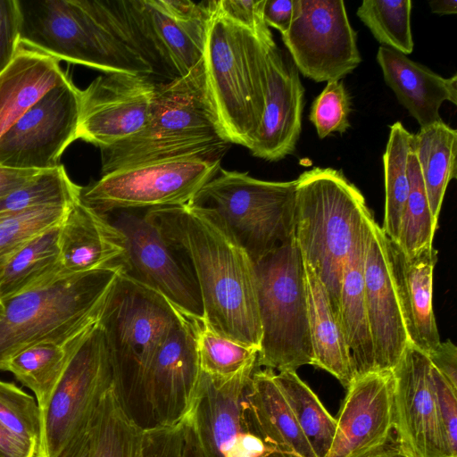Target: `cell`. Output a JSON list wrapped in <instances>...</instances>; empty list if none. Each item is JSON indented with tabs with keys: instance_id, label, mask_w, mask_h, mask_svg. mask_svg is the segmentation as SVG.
Returning <instances> with one entry per match:
<instances>
[{
	"instance_id": "obj_1",
	"label": "cell",
	"mask_w": 457,
	"mask_h": 457,
	"mask_svg": "<svg viewBox=\"0 0 457 457\" xmlns=\"http://www.w3.org/2000/svg\"><path fill=\"white\" fill-rule=\"evenodd\" d=\"M145 213L194 278L204 321L220 336L259 351L255 264L224 221L194 203Z\"/></svg>"
},
{
	"instance_id": "obj_2",
	"label": "cell",
	"mask_w": 457,
	"mask_h": 457,
	"mask_svg": "<svg viewBox=\"0 0 457 457\" xmlns=\"http://www.w3.org/2000/svg\"><path fill=\"white\" fill-rule=\"evenodd\" d=\"M20 44L58 61L154 77L112 1L16 0Z\"/></svg>"
},
{
	"instance_id": "obj_3",
	"label": "cell",
	"mask_w": 457,
	"mask_h": 457,
	"mask_svg": "<svg viewBox=\"0 0 457 457\" xmlns=\"http://www.w3.org/2000/svg\"><path fill=\"white\" fill-rule=\"evenodd\" d=\"M230 145L210 102L202 61L186 76L158 82L148 122L135 135L100 149L101 172L175 159L221 160Z\"/></svg>"
},
{
	"instance_id": "obj_4",
	"label": "cell",
	"mask_w": 457,
	"mask_h": 457,
	"mask_svg": "<svg viewBox=\"0 0 457 457\" xmlns=\"http://www.w3.org/2000/svg\"><path fill=\"white\" fill-rule=\"evenodd\" d=\"M370 212L361 192L341 170L314 167L296 179L295 241L338 320L344 270Z\"/></svg>"
},
{
	"instance_id": "obj_5",
	"label": "cell",
	"mask_w": 457,
	"mask_h": 457,
	"mask_svg": "<svg viewBox=\"0 0 457 457\" xmlns=\"http://www.w3.org/2000/svg\"><path fill=\"white\" fill-rule=\"evenodd\" d=\"M122 267L62 276L0 301V370L41 343L65 344L97 322Z\"/></svg>"
},
{
	"instance_id": "obj_6",
	"label": "cell",
	"mask_w": 457,
	"mask_h": 457,
	"mask_svg": "<svg viewBox=\"0 0 457 457\" xmlns=\"http://www.w3.org/2000/svg\"><path fill=\"white\" fill-rule=\"evenodd\" d=\"M182 316L183 312L162 295L121 272L98 319L115 389L126 411L142 429L145 427L147 371L157 350Z\"/></svg>"
},
{
	"instance_id": "obj_7",
	"label": "cell",
	"mask_w": 457,
	"mask_h": 457,
	"mask_svg": "<svg viewBox=\"0 0 457 457\" xmlns=\"http://www.w3.org/2000/svg\"><path fill=\"white\" fill-rule=\"evenodd\" d=\"M267 46L217 13L210 1L203 54L207 94L225 137L248 149L263 113Z\"/></svg>"
},
{
	"instance_id": "obj_8",
	"label": "cell",
	"mask_w": 457,
	"mask_h": 457,
	"mask_svg": "<svg viewBox=\"0 0 457 457\" xmlns=\"http://www.w3.org/2000/svg\"><path fill=\"white\" fill-rule=\"evenodd\" d=\"M262 340L257 365L296 371L312 364L304 262L295 237L255 264Z\"/></svg>"
},
{
	"instance_id": "obj_9",
	"label": "cell",
	"mask_w": 457,
	"mask_h": 457,
	"mask_svg": "<svg viewBox=\"0 0 457 457\" xmlns=\"http://www.w3.org/2000/svg\"><path fill=\"white\" fill-rule=\"evenodd\" d=\"M296 179L267 181L221 167L189 203L212 209L254 264L294 238Z\"/></svg>"
},
{
	"instance_id": "obj_10",
	"label": "cell",
	"mask_w": 457,
	"mask_h": 457,
	"mask_svg": "<svg viewBox=\"0 0 457 457\" xmlns=\"http://www.w3.org/2000/svg\"><path fill=\"white\" fill-rule=\"evenodd\" d=\"M254 370L226 380L201 371L181 422L193 457H299L269 438L254 418L246 399Z\"/></svg>"
},
{
	"instance_id": "obj_11",
	"label": "cell",
	"mask_w": 457,
	"mask_h": 457,
	"mask_svg": "<svg viewBox=\"0 0 457 457\" xmlns=\"http://www.w3.org/2000/svg\"><path fill=\"white\" fill-rule=\"evenodd\" d=\"M123 27L154 75L183 77L203 61L210 1H112Z\"/></svg>"
},
{
	"instance_id": "obj_12",
	"label": "cell",
	"mask_w": 457,
	"mask_h": 457,
	"mask_svg": "<svg viewBox=\"0 0 457 457\" xmlns=\"http://www.w3.org/2000/svg\"><path fill=\"white\" fill-rule=\"evenodd\" d=\"M113 385L104 335L96 322L77 345L47 405L41 410V436L35 457H57L88 426Z\"/></svg>"
},
{
	"instance_id": "obj_13",
	"label": "cell",
	"mask_w": 457,
	"mask_h": 457,
	"mask_svg": "<svg viewBox=\"0 0 457 457\" xmlns=\"http://www.w3.org/2000/svg\"><path fill=\"white\" fill-rule=\"evenodd\" d=\"M220 161L175 159L118 170L82 187L79 199L101 214L184 205L217 174Z\"/></svg>"
},
{
	"instance_id": "obj_14",
	"label": "cell",
	"mask_w": 457,
	"mask_h": 457,
	"mask_svg": "<svg viewBox=\"0 0 457 457\" xmlns=\"http://www.w3.org/2000/svg\"><path fill=\"white\" fill-rule=\"evenodd\" d=\"M281 37L298 71L316 82L338 81L361 62L342 0H295L291 26Z\"/></svg>"
},
{
	"instance_id": "obj_15",
	"label": "cell",
	"mask_w": 457,
	"mask_h": 457,
	"mask_svg": "<svg viewBox=\"0 0 457 457\" xmlns=\"http://www.w3.org/2000/svg\"><path fill=\"white\" fill-rule=\"evenodd\" d=\"M80 89L69 79L53 87L0 137V165L47 170L77 139Z\"/></svg>"
},
{
	"instance_id": "obj_16",
	"label": "cell",
	"mask_w": 457,
	"mask_h": 457,
	"mask_svg": "<svg viewBox=\"0 0 457 457\" xmlns=\"http://www.w3.org/2000/svg\"><path fill=\"white\" fill-rule=\"evenodd\" d=\"M140 210H115L105 215L123 234L124 272L156 291L184 313L203 318L197 285L157 226Z\"/></svg>"
},
{
	"instance_id": "obj_17",
	"label": "cell",
	"mask_w": 457,
	"mask_h": 457,
	"mask_svg": "<svg viewBox=\"0 0 457 457\" xmlns=\"http://www.w3.org/2000/svg\"><path fill=\"white\" fill-rule=\"evenodd\" d=\"M158 82L154 77L104 73L80 90L77 139L100 149L139 132L148 122Z\"/></svg>"
},
{
	"instance_id": "obj_18",
	"label": "cell",
	"mask_w": 457,
	"mask_h": 457,
	"mask_svg": "<svg viewBox=\"0 0 457 457\" xmlns=\"http://www.w3.org/2000/svg\"><path fill=\"white\" fill-rule=\"evenodd\" d=\"M394 376V429L411 457H453L437 408L428 357L409 344Z\"/></svg>"
},
{
	"instance_id": "obj_19",
	"label": "cell",
	"mask_w": 457,
	"mask_h": 457,
	"mask_svg": "<svg viewBox=\"0 0 457 457\" xmlns=\"http://www.w3.org/2000/svg\"><path fill=\"white\" fill-rule=\"evenodd\" d=\"M194 317L183 312L157 350L145 382V428L180 424L201 375Z\"/></svg>"
},
{
	"instance_id": "obj_20",
	"label": "cell",
	"mask_w": 457,
	"mask_h": 457,
	"mask_svg": "<svg viewBox=\"0 0 457 457\" xmlns=\"http://www.w3.org/2000/svg\"><path fill=\"white\" fill-rule=\"evenodd\" d=\"M363 278L376 372L393 371L410 343L389 270L386 236L372 212L365 220Z\"/></svg>"
},
{
	"instance_id": "obj_21",
	"label": "cell",
	"mask_w": 457,
	"mask_h": 457,
	"mask_svg": "<svg viewBox=\"0 0 457 457\" xmlns=\"http://www.w3.org/2000/svg\"><path fill=\"white\" fill-rule=\"evenodd\" d=\"M346 389L327 457H363L386 444L394 429L393 371L353 378Z\"/></svg>"
},
{
	"instance_id": "obj_22",
	"label": "cell",
	"mask_w": 457,
	"mask_h": 457,
	"mask_svg": "<svg viewBox=\"0 0 457 457\" xmlns=\"http://www.w3.org/2000/svg\"><path fill=\"white\" fill-rule=\"evenodd\" d=\"M265 62L263 113L249 150L255 157L277 162L295 150L302 130L304 88L291 57L276 43L266 46Z\"/></svg>"
},
{
	"instance_id": "obj_23",
	"label": "cell",
	"mask_w": 457,
	"mask_h": 457,
	"mask_svg": "<svg viewBox=\"0 0 457 457\" xmlns=\"http://www.w3.org/2000/svg\"><path fill=\"white\" fill-rule=\"evenodd\" d=\"M386 249L409 343L428 357L441 343L432 305L437 251L432 246L409 256L386 237Z\"/></svg>"
},
{
	"instance_id": "obj_24",
	"label": "cell",
	"mask_w": 457,
	"mask_h": 457,
	"mask_svg": "<svg viewBox=\"0 0 457 457\" xmlns=\"http://www.w3.org/2000/svg\"><path fill=\"white\" fill-rule=\"evenodd\" d=\"M59 246L64 276L125 268L123 234L105 215L80 199L68 207L60 223Z\"/></svg>"
},
{
	"instance_id": "obj_25",
	"label": "cell",
	"mask_w": 457,
	"mask_h": 457,
	"mask_svg": "<svg viewBox=\"0 0 457 457\" xmlns=\"http://www.w3.org/2000/svg\"><path fill=\"white\" fill-rule=\"evenodd\" d=\"M377 61L384 79L420 128L443 120L445 101L457 104V75L444 78L407 55L379 46Z\"/></svg>"
},
{
	"instance_id": "obj_26",
	"label": "cell",
	"mask_w": 457,
	"mask_h": 457,
	"mask_svg": "<svg viewBox=\"0 0 457 457\" xmlns=\"http://www.w3.org/2000/svg\"><path fill=\"white\" fill-rule=\"evenodd\" d=\"M68 79L58 60L20 45L0 73V137L49 90Z\"/></svg>"
},
{
	"instance_id": "obj_27",
	"label": "cell",
	"mask_w": 457,
	"mask_h": 457,
	"mask_svg": "<svg viewBox=\"0 0 457 457\" xmlns=\"http://www.w3.org/2000/svg\"><path fill=\"white\" fill-rule=\"evenodd\" d=\"M365 220L344 270L339 303V322L351 354L353 378L376 372L364 295Z\"/></svg>"
},
{
	"instance_id": "obj_28",
	"label": "cell",
	"mask_w": 457,
	"mask_h": 457,
	"mask_svg": "<svg viewBox=\"0 0 457 457\" xmlns=\"http://www.w3.org/2000/svg\"><path fill=\"white\" fill-rule=\"evenodd\" d=\"M304 270L312 365L328 371L347 388L353 379V370L340 322L324 286L305 262Z\"/></svg>"
},
{
	"instance_id": "obj_29",
	"label": "cell",
	"mask_w": 457,
	"mask_h": 457,
	"mask_svg": "<svg viewBox=\"0 0 457 457\" xmlns=\"http://www.w3.org/2000/svg\"><path fill=\"white\" fill-rule=\"evenodd\" d=\"M275 371L253 370L246 391L249 407L262 430L283 448L299 457H317L274 379Z\"/></svg>"
},
{
	"instance_id": "obj_30",
	"label": "cell",
	"mask_w": 457,
	"mask_h": 457,
	"mask_svg": "<svg viewBox=\"0 0 457 457\" xmlns=\"http://www.w3.org/2000/svg\"><path fill=\"white\" fill-rule=\"evenodd\" d=\"M60 223L34 237L0 272V301L56 279L62 274Z\"/></svg>"
},
{
	"instance_id": "obj_31",
	"label": "cell",
	"mask_w": 457,
	"mask_h": 457,
	"mask_svg": "<svg viewBox=\"0 0 457 457\" xmlns=\"http://www.w3.org/2000/svg\"><path fill=\"white\" fill-rule=\"evenodd\" d=\"M415 152L434 221L437 224L449 182L457 176V130L443 120L413 135Z\"/></svg>"
},
{
	"instance_id": "obj_32",
	"label": "cell",
	"mask_w": 457,
	"mask_h": 457,
	"mask_svg": "<svg viewBox=\"0 0 457 457\" xmlns=\"http://www.w3.org/2000/svg\"><path fill=\"white\" fill-rule=\"evenodd\" d=\"M87 329L65 344L32 345L5 364L4 370L11 372L34 393L40 411L47 405L71 355Z\"/></svg>"
},
{
	"instance_id": "obj_33",
	"label": "cell",
	"mask_w": 457,
	"mask_h": 457,
	"mask_svg": "<svg viewBox=\"0 0 457 457\" xmlns=\"http://www.w3.org/2000/svg\"><path fill=\"white\" fill-rule=\"evenodd\" d=\"M274 379L317 457H327L334 439L337 419L295 371H279Z\"/></svg>"
},
{
	"instance_id": "obj_34",
	"label": "cell",
	"mask_w": 457,
	"mask_h": 457,
	"mask_svg": "<svg viewBox=\"0 0 457 457\" xmlns=\"http://www.w3.org/2000/svg\"><path fill=\"white\" fill-rule=\"evenodd\" d=\"M413 134L396 121L390 126L388 141L383 155L385 180V213L380 227L387 238L397 243L410 181L408 157Z\"/></svg>"
},
{
	"instance_id": "obj_35",
	"label": "cell",
	"mask_w": 457,
	"mask_h": 457,
	"mask_svg": "<svg viewBox=\"0 0 457 457\" xmlns=\"http://www.w3.org/2000/svg\"><path fill=\"white\" fill-rule=\"evenodd\" d=\"M200 368L218 379H231L257 366L258 349L246 346L213 331L203 320L194 317Z\"/></svg>"
},
{
	"instance_id": "obj_36",
	"label": "cell",
	"mask_w": 457,
	"mask_h": 457,
	"mask_svg": "<svg viewBox=\"0 0 457 457\" xmlns=\"http://www.w3.org/2000/svg\"><path fill=\"white\" fill-rule=\"evenodd\" d=\"M81 188L62 165L43 170L27 185L0 198V220L35 207L70 205L79 199Z\"/></svg>"
},
{
	"instance_id": "obj_37",
	"label": "cell",
	"mask_w": 457,
	"mask_h": 457,
	"mask_svg": "<svg viewBox=\"0 0 457 457\" xmlns=\"http://www.w3.org/2000/svg\"><path fill=\"white\" fill-rule=\"evenodd\" d=\"M408 174L410 188L396 244L406 255L411 256L433 246V239L437 228V224L431 215L412 144L408 157Z\"/></svg>"
},
{
	"instance_id": "obj_38",
	"label": "cell",
	"mask_w": 457,
	"mask_h": 457,
	"mask_svg": "<svg viewBox=\"0 0 457 457\" xmlns=\"http://www.w3.org/2000/svg\"><path fill=\"white\" fill-rule=\"evenodd\" d=\"M411 0H364L356 14L381 46L405 55L413 50Z\"/></svg>"
},
{
	"instance_id": "obj_39",
	"label": "cell",
	"mask_w": 457,
	"mask_h": 457,
	"mask_svg": "<svg viewBox=\"0 0 457 457\" xmlns=\"http://www.w3.org/2000/svg\"><path fill=\"white\" fill-rule=\"evenodd\" d=\"M70 205L35 207L0 220V272L25 244L61 223Z\"/></svg>"
},
{
	"instance_id": "obj_40",
	"label": "cell",
	"mask_w": 457,
	"mask_h": 457,
	"mask_svg": "<svg viewBox=\"0 0 457 457\" xmlns=\"http://www.w3.org/2000/svg\"><path fill=\"white\" fill-rule=\"evenodd\" d=\"M0 424L34 445L41 436V411L34 397L10 382L0 380Z\"/></svg>"
},
{
	"instance_id": "obj_41",
	"label": "cell",
	"mask_w": 457,
	"mask_h": 457,
	"mask_svg": "<svg viewBox=\"0 0 457 457\" xmlns=\"http://www.w3.org/2000/svg\"><path fill=\"white\" fill-rule=\"evenodd\" d=\"M349 94L341 81L327 82L321 93L312 102L309 115L320 138L333 132L345 133L350 127Z\"/></svg>"
},
{
	"instance_id": "obj_42",
	"label": "cell",
	"mask_w": 457,
	"mask_h": 457,
	"mask_svg": "<svg viewBox=\"0 0 457 457\" xmlns=\"http://www.w3.org/2000/svg\"><path fill=\"white\" fill-rule=\"evenodd\" d=\"M212 9L222 17L245 29L265 45L275 43L263 17L265 0L211 1Z\"/></svg>"
},
{
	"instance_id": "obj_43",
	"label": "cell",
	"mask_w": 457,
	"mask_h": 457,
	"mask_svg": "<svg viewBox=\"0 0 457 457\" xmlns=\"http://www.w3.org/2000/svg\"><path fill=\"white\" fill-rule=\"evenodd\" d=\"M145 457H193L182 423L143 429Z\"/></svg>"
},
{
	"instance_id": "obj_44",
	"label": "cell",
	"mask_w": 457,
	"mask_h": 457,
	"mask_svg": "<svg viewBox=\"0 0 457 457\" xmlns=\"http://www.w3.org/2000/svg\"><path fill=\"white\" fill-rule=\"evenodd\" d=\"M431 377L449 449L452 455L457 457V391L452 387L432 364Z\"/></svg>"
},
{
	"instance_id": "obj_45",
	"label": "cell",
	"mask_w": 457,
	"mask_h": 457,
	"mask_svg": "<svg viewBox=\"0 0 457 457\" xmlns=\"http://www.w3.org/2000/svg\"><path fill=\"white\" fill-rule=\"evenodd\" d=\"M20 45L16 0H0V73L12 62Z\"/></svg>"
},
{
	"instance_id": "obj_46",
	"label": "cell",
	"mask_w": 457,
	"mask_h": 457,
	"mask_svg": "<svg viewBox=\"0 0 457 457\" xmlns=\"http://www.w3.org/2000/svg\"><path fill=\"white\" fill-rule=\"evenodd\" d=\"M428 359L432 366L457 391V348L451 340L440 343Z\"/></svg>"
},
{
	"instance_id": "obj_47",
	"label": "cell",
	"mask_w": 457,
	"mask_h": 457,
	"mask_svg": "<svg viewBox=\"0 0 457 457\" xmlns=\"http://www.w3.org/2000/svg\"><path fill=\"white\" fill-rule=\"evenodd\" d=\"M295 0H265L263 17L268 27L281 35L289 29L295 13Z\"/></svg>"
},
{
	"instance_id": "obj_48",
	"label": "cell",
	"mask_w": 457,
	"mask_h": 457,
	"mask_svg": "<svg viewBox=\"0 0 457 457\" xmlns=\"http://www.w3.org/2000/svg\"><path fill=\"white\" fill-rule=\"evenodd\" d=\"M41 171L0 165V198L32 181Z\"/></svg>"
},
{
	"instance_id": "obj_49",
	"label": "cell",
	"mask_w": 457,
	"mask_h": 457,
	"mask_svg": "<svg viewBox=\"0 0 457 457\" xmlns=\"http://www.w3.org/2000/svg\"><path fill=\"white\" fill-rule=\"evenodd\" d=\"M36 447L14 436L0 424V457H35Z\"/></svg>"
},
{
	"instance_id": "obj_50",
	"label": "cell",
	"mask_w": 457,
	"mask_h": 457,
	"mask_svg": "<svg viewBox=\"0 0 457 457\" xmlns=\"http://www.w3.org/2000/svg\"><path fill=\"white\" fill-rule=\"evenodd\" d=\"M93 418L88 426L85 428L80 433H79L62 449L57 457H90L91 427Z\"/></svg>"
},
{
	"instance_id": "obj_51",
	"label": "cell",
	"mask_w": 457,
	"mask_h": 457,
	"mask_svg": "<svg viewBox=\"0 0 457 457\" xmlns=\"http://www.w3.org/2000/svg\"><path fill=\"white\" fill-rule=\"evenodd\" d=\"M363 457H411L396 444H385Z\"/></svg>"
},
{
	"instance_id": "obj_52",
	"label": "cell",
	"mask_w": 457,
	"mask_h": 457,
	"mask_svg": "<svg viewBox=\"0 0 457 457\" xmlns=\"http://www.w3.org/2000/svg\"><path fill=\"white\" fill-rule=\"evenodd\" d=\"M428 5L432 12L439 15H449L457 13L456 0H434L429 1Z\"/></svg>"
}]
</instances>
